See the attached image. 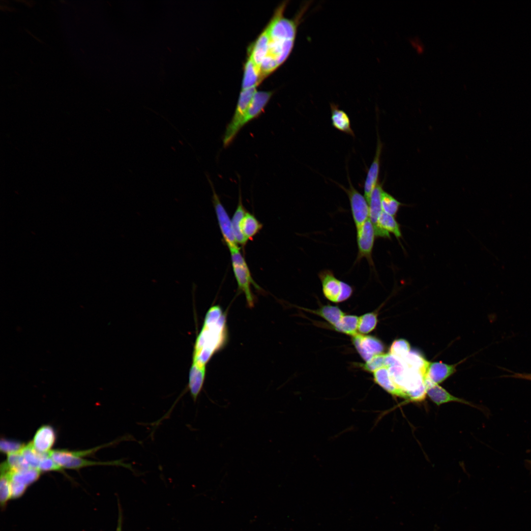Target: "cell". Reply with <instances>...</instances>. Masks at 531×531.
Instances as JSON below:
<instances>
[{"instance_id":"obj_1","label":"cell","mask_w":531,"mask_h":531,"mask_svg":"<svg viewBox=\"0 0 531 531\" xmlns=\"http://www.w3.org/2000/svg\"><path fill=\"white\" fill-rule=\"evenodd\" d=\"M286 5L285 3L279 6L266 27L269 45L267 55L261 65L263 79L287 59L294 45L299 20L284 17Z\"/></svg>"},{"instance_id":"obj_2","label":"cell","mask_w":531,"mask_h":531,"mask_svg":"<svg viewBox=\"0 0 531 531\" xmlns=\"http://www.w3.org/2000/svg\"><path fill=\"white\" fill-rule=\"evenodd\" d=\"M226 317L221 307H211L205 317L203 328L198 336L193 352V362L205 366L212 355L226 341Z\"/></svg>"},{"instance_id":"obj_3","label":"cell","mask_w":531,"mask_h":531,"mask_svg":"<svg viewBox=\"0 0 531 531\" xmlns=\"http://www.w3.org/2000/svg\"><path fill=\"white\" fill-rule=\"evenodd\" d=\"M233 270L236 281L238 288L245 296L247 304L252 307L254 303V296L251 287L260 290L261 288L253 280L248 265L240 251L239 247L230 249Z\"/></svg>"},{"instance_id":"obj_4","label":"cell","mask_w":531,"mask_h":531,"mask_svg":"<svg viewBox=\"0 0 531 531\" xmlns=\"http://www.w3.org/2000/svg\"><path fill=\"white\" fill-rule=\"evenodd\" d=\"M324 296L329 301L341 302L349 298L353 292L352 287L337 278L332 271L324 269L318 274Z\"/></svg>"},{"instance_id":"obj_5","label":"cell","mask_w":531,"mask_h":531,"mask_svg":"<svg viewBox=\"0 0 531 531\" xmlns=\"http://www.w3.org/2000/svg\"><path fill=\"white\" fill-rule=\"evenodd\" d=\"M50 456L57 464L62 468L76 470L89 466L110 465L122 466L132 470L131 465L123 463L122 460L108 462L90 461L80 457H72L69 453L68 450L65 449L51 450Z\"/></svg>"},{"instance_id":"obj_6","label":"cell","mask_w":531,"mask_h":531,"mask_svg":"<svg viewBox=\"0 0 531 531\" xmlns=\"http://www.w3.org/2000/svg\"><path fill=\"white\" fill-rule=\"evenodd\" d=\"M349 187L346 188L335 182L348 195L349 199L352 217L356 229L360 228L369 218L368 203L365 197L353 186L348 174Z\"/></svg>"},{"instance_id":"obj_7","label":"cell","mask_w":531,"mask_h":531,"mask_svg":"<svg viewBox=\"0 0 531 531\" xmlns=\"http://www.w3.org/2000/svg\"><path fill=\"white\" fill-rule=\"evenodd\" d=\"M207 178L212 189V203L223 240L229 250L239 247L235 236L232 220L220 201L211 180L208 177Z\"/></svg>"},{"instance_id":"obj_8","label":"cell","mask_w":531,"mask_h":531,"mask_svg":"<svg viewBox=\"0 0 531 531\" xmlns=\"http://www.w3.org/2000/svg\"><path fill=\"white\" fill-rule=\"evenodd\" d=\"M376 237L374 226L369 218L356 229L358 253L356 262L365 258L370 266H374L372 254Z\"/></svg>"},{"instance_id":"obj_9","label":"cell","mask_w":531,"mask_h":531,"mask_svg":"<svg viewBox=\"0 0 531 531\" xmlns=\"http://www.w3.org/2000/svg\"><path fill=\"white\" fill-rule=\"evenodd\" d=\"M353 343L362 359L367 362L373 356L383 354L384 346L378 338L357 333L352 337Z\"/></svg>"},{"instance_id":"obj_10","label":"cell","mask_w":531,"mask_h":531,"mask_svg":"<svg viewBox=\"0 0 531 531\" xmlns=\"http://www.w3.org/2000/svg\"><path fill=\"white\" fill-rule=\"evenodd\" d=\"M272 94L273 92L270 91L256 92L247 111L237 125V133L245 124L259 117L264 112Z\"/></svg>"},{"instance_id":"obj_11","label":"cell","mask_w":531,"mask_h":531,"mask_svg":"<svg viewBox=\"0 0 531 531\" xmlns=\"http://www.w3.org/2000/svg\"><path fill=\"white\" fill-rule=\"evenodd\" d=\"M378 135L377 145L373 160L368 170L364 184V197L368 203L371 193L379 182L378 178L380 172V157L382 153L383 144Z\"/></svg>"},{"instance_id":"obj_12","label":"cell","mask_w":531,"mask_h":531,"mask_svg":"<svg viewBox=\"0 0 531 531\" xmlns=\"http://www.w3.org/2000/svg\"><path fill=\"white\" fill-rule=\"evenodd\" d=\"M56 433L50 425L41 426L36 432L31 442L33 447L38 452L47 453L51 451L56 441Z\"/></svg>"},{"instance_id":"obj_13","label":"cell","mask_w":531,"mask_h":531,"mask_svg":"<svg viewBox=\"0 0 531 531\" xmlns=\"http://www.w3.org/2000/svg\"><path fill=\"white\" fill-rule=\"evenodd\" d=\"M424 384L427 394L438 406L450 402H456L472 406L468 401L453 396L437 384L427 379L424 380Z\"/></svg>"},{"instance_id":"obj_14","label":"cell","mask_w":531,"mask_h":531,"mask_svg":"<svg viewBox=\"0 0 531 531\" xmlns=\"http://www.w3.org/2000/svg\"><path fill=\"white\" fill-rule=\"evenodd\" d=\"M375 232L376 237L390 238V233L393 234L397 239L402 237L400 225L394 216L383 211L379 217Z\"/></svg>"},{"instance_id":"obj_15","label":"cell","mask_w":531,"mask_h":531,"mask_svg":"<svg viewBox=\"0 0 531 531\" xmlns=\"http://www.w3.org/2000/svg\"><path fill=\"white\" fill-rule=\"evenodd\" d=\"M455 371V366L454 365H448L441 362H429L424 380L427 379L438 384L442 382Z\"/></svg>"},{"instance_id":"obj_16","label":"cell","mask_w":531,"mask_h":531,"mask_svg":"<svg viewBox=\"0 0 531 531\" xmlns=\"http://www.w3.org/2000/svg\"><path fill=\"white\" fill-rule=\"evenodd\" d=\"M269 45L268 31L266 27L251 47L249 56L261 69V65L268 54Z\"/></svg>"},{"instance_id":"obj_17","label":"cell","mask_w":531,"mask_h":531,"mask_svg":"<svg viewBox=\"0 0 531 531\" xmlns=\"http://www.w3.org/2000/svg\"><path fill=\"white\" fill-rule=\"evenodd\" d=\"M205 375V366L193 362L189 371L188 389L194 402L202 389Z\"/></svg>"},{"instance_id":"obj_18","label":"cell","mask_w":531,"mask_h":531,"mask_svg":"<svg viewBox=\"0 0 531 531\" xmlns=\"http://www.w3.org/2000/svg\"><path fill=\"white\" fill-rule=\"evenodd\" d=\"M331 121L332 126L338 131L354 137L351 127V121L347 114L339 108L338 105L330 104Z\"/></svg>"},{"instance_id":"obj_19","label":"cell","mask_w":531,"mask_h":531,"mask_svg":"<svg viewBox=\"0 0 531 531\" xmlns=\"http://www.w3.org/2000/svg\"><path fill=\"white\" fill-rule=\"evenodd\" d=\"M262 80L260 68L249 57L244 66L242 89L257 87Z\"/></svg>"},{"instance_id":"obj_20","label":"cell","mask_w":531,"mask_h":531,"mask_svg":"<svg viewBox=\"0 0 531 531\" xmlns=\"http://www.w3.org/2000/svg\"><path fill=\"white\" fill-rule=\"evenodd\" d=\"M383 190L382 184L379 182L372 191L368 201L369 219L375 230L377 227L379 217L383 212L381 197Z\"/></svg>"},{"instance_id":"obj_21","label":"cell","mask_w":531,"mask_h":531,"mask_svg":"<svg viewBox=\"0 0 531 531\" xmlns=\"http://www.w3.org/2000/svg\"><path fill=\"white\" fill-rule=\"evenodd\" d=\"M375 382L393 396L405 398L403 392L399 390L390 378L387 367L380 368L373 372Z\"/></svg>"},{"instance_id":"obj_22","label":"cell","mask_w":531,"mask_h":531,"mask_svg":"<svg viewBox=\"0 0 531 531\" xmlns=\"http://www.w3.org/2000/svg\"><path fill=\"white\" fill-rule=\"evenodd\" d=\"M400 360L406 368L420 372L425 379L429 362L427 361L420 353L414 350L410 351Z\"/></svg>"},{"instance_id":"obj_23","label":"cell","mask_w":531,"mask_h":531,"mask_svg":"<svg viewBox=\"0 0 531 531\" xmlns=\"http://www.w3.org/2000/svg\"><path fill=\"white\" fill-rule=\"evenodd\" d=\"M239 192L238 202L236 208L231 219L233 229L235 236L237 244L244 246L247 243V240L243 236L240 229V224L242 219L245 215L247 211L242 205L241 193Z\"/></svg>"},{"instance_id":"obj_24","label":"cell","mask_w":531,"mask_h":531,"mask_svg":"<svg viewBox=\"0 0 531 531\" xmlns=\"http://www.w3.org/2000/svg\"><path fill=\"white\" fill-rule=\"evenodd\" d=\"M262 224L256 217L247 211L240 224L241 233L247 240H252L262 229Z\"/></svg>"},{"instance_id":"obj_25","label":"cell","mask_w":531,"mask_h":531,"mask_svg":"<svg viewBox=\"0 0 531 531\" xmlns=\"http://www.w3.org/2000/svg\"><path fill=\"white\" fill-rule=\"evenodd\" d=\"M41 472L39 470L32 468L10 472V481L27 487L38 479Z\"/></svg>"},{"instance_id":"obj_26","label":"cell","mask_w":531,"mask_h":531,"mask_svg":"<svg viewBox=\"0 0 531 531\" xmlns=\"http://www.w3.org/2000/svg\"><path fill=\"white\" fill-rule=\"evenodd\" d=\"M310 311L325 320L333 326L345 315L338 307L331 305H324L317 310Z\"/></svg>"},{"instance_id":"obj_27","label":"cell","mask_w":531,"mask_h":531,"mask_svg":"<svg viewBox=\"0 0 531 531\" xmlns=\"http://www.w3.org/2000/svg\"><path fill=\"white\" fill-rule=\"evenodd\" d=\"M358 318L355 315H345L333 327L336 330L353 337L358 333Z\"/></svg>"},{"instance_id":"obj_28","label":"cell","mask_w":531,"mask_h":531,"mask_svg":"<svg viewBox=\"0 0 531 531\" xmlns=\"http://www.w3.org/2000/svg\"><path fill=\"white\" fill-rule=\"evenodd\" d=\"M21 453L31 468L38 469L41 460L49 455V452L41 453L37 451L32 446L31 442L25 445Z\"/></svg>"},{"instance_id":"obj_29","label":"cell","mask_w":531,"mask_h":531,"mask_svg":"<svg viewBox=\"0 0 531 531\" xmlns=\"http://www.w3.org/2000/svg\"><path fill=\"white\" fill-rule=\"evenodd\" d=\"M5 462L10 472L31 468L21 454V451L7 454V460Z\"/></svg>"},{"instance_id":"obj_30","label":"cell","mask_w":531,"mask_h":531,"mask_svg":"<svg viewBox=\"0 0 531 531\" xmlns=\"http://www.w3.org/2000/svg\"><path fill=\"white\" fill-rule=\"evenodd\" d=\"M377 315L374 312L366 313L358 318L357 331L361 334L373 330L377 324Z\"/></svg>"},{"instance_id":"obj_31","label":"cell","mask_w":531,"mask_h":531,"mask_svg":"<svg viewBox=\"0 0 531 531\" xmlns=\"http://www.w3.org/2000/svg\"><path fill=\"white\" fill-rule=\"evenodd\" d=\"M383 211L392 216H395L402 204L393 196L383 191L381 197Z\"/></svg>"},{"instance_id":"obj_32","label":"cell","mask_w":531,"mask_h":531,"mask_svg":"<svg viewBox=\"0 0 531 531\" xmlns=\"http://www.w3.org/2000/svg\"><path fill=\"white\" fill-rule=\"evenodd\" d=\"M0 492L1 506L4 507L7 501L11 499L9 472H0Z\"/></svg>"},{"instance_id":"obj_33","label":"cell","mask_w":531,"mask_h":531,"mask_svg":"<svg viewBox=\"0 0 531 531\" xmlns=\"http://www.w3.org/2000/svg\"><path fill=\"white\" fill-rule=\"evenodd\" d=\"M410 351L409 343L404 339H399L393 342L390 346L389 353L401 359Z\"/></svg>"},{"instance_id":"obj_34","label":"cell","mask_w":531,"mask_h":531,"mask_svg":"<svg viewBox=\"0 0 531 531\" xmlns=\"http://www.w3.org/2000/svg\"><path fill=\"white\" fill-rule=\"evenodd\" d=\"M386 356V354L376 355L366 362L362 367L365 370L373 373L380 368L387 367Z\"/></svg>"},{"instance_id":"obj_35","label":"cell","mask_w":531,"mask_h":531,"mask_svg":"<svg viewBox=\"0 0 531 531\" xmlns=\"http://www.w3.org/2000/svg\"><path fill=\"white\" fill-rule=\"evenodd\" d=\"M24 446V444L18 441L1 439L0 450L2 453L8 454L21 451Z\"/></svg>"},{"instance_id":"obj_36","label":"cell","mask_w":531,"mask_h":531,"mask_svg":"<svg viewBox=\"0 0 531 531\" xmlns=\"http://www.w3.org/2000/svg\"><path fill=\"white\" fill-rule=\"evenodd\" d=\"M41 472L48 471H62L63 468L57 464L49 455L44 457L40 461L38 468Z\"/></svg>"},{"instance_id":"obj_37","label":"cell","mask_w":531,"mask_h":531,"mask_svg":"<svg viewBox=\"0 0 531 531\" xmlns=\"http://www.w3.org/2000/svg\"><path fill=\"white\" fill-rule=\"evenodd\" d=\"M118 526L116 531H122V515L121 510V508L119 504H118Z\"/></svg>"},{"instance_id":"obj_38","label":"cell","mask_w":531,"mask_h":531,"mask_svg":"<svg viewBox=\"0 0 531 531\" xmlns=\"http://www.w3.org/2000/svg\"><path fill=\"white\" fill-rule=\"evenodd\" d=\"M511 377L531 381V374H514Z\"/></svg>"},{"instance_id":"obj_39","label":"cell","mask_w":531,"mask_h":531,"mask_svg":"<svg viewBox=\"0 0 531 531\" xmlns=\"http://www.w3.org/2000/svg\"><path fill=\"white\" fill-rule=\"evenodd\" d=\"M526 464L528 468L531 471V460H527L526 461Z\"/></svg>"},{"instance_id":"obj_40","label":"cell","mask_w":531,"mask_h":531,"mask_svg":"<svg viewBox=\"0 0 531 531\" xmlns=\"http://www.w3.org/2000/svg\"><path fill=\"white\" fill-rule=\"evenodd\" d=\"M433 531H437V528L435 527Z\"/></svg>"}]
</instances>
